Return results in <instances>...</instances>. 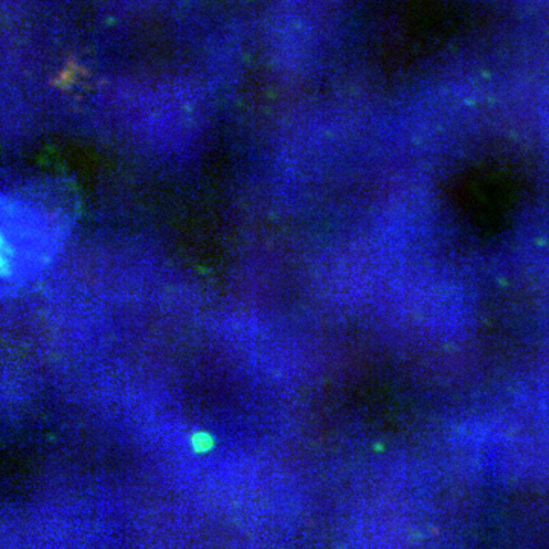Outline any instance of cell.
<instances>
[{"instance_id":"2","label":"cell","mask_w":549,"mask_h":549,"mask_svg":"<svg viewBox=\"0 0 549 549\" xmlns=\"http://www.w3.org/2000/svg\"><path fill=\"white\" fill-rule=\"evenodd\" d=\"M186 446L194 456L205 458L215 452L218 446L217 435L205 427H194L186 436Z\"/></svg>"},{"instance_id":"1","label":"cell","mask_w":549,"mask_h":549,"mask_svg":"<svg viewBox=\"0 0 549 549\" xmlns=\"http://www.w3.org/2000/svg\"><path fill=\"white\" fill-rule=\"evenodd\" d=\"M455 203L474 232L491 238L507 229L516 199L513 188L499 177L476 172L458 185Z\"/></svg>"}]
</instances>
